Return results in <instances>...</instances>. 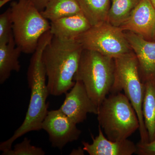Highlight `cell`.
Instances as JSON below:
<instances>
[{"label":"cell","instance_id":"obj_1","mask_svg":"<svg viewBox=\"0 0 155 155\" xmlns=\"http://www.w3.org/2000/svg\"><path fill=\"white\" fill-rule=\"evenodd\" d=\"M53 37L50 31L44 34L40 39L37 47L32 54L27 73L28 87L31 90L28 110L22 125L11 137L1 143L0 150L2 152L11 150L14 142L22 136L31 131L42 129V124L48 112L47 99L49 95L42 55L45 48Z\"/></svg>","mask_w":155,"mask_h":155},{"label":"cell","instance_id":"obj_2","mask_svg":"<svg viewBox=\"0 0 155 155\" xmlns=\"http://www.w3.org/2000/svg\"><path fill=\"white\" fill-rule=\"evenodd\" d=\"M83 50L77 41H64L53 37L42 55L49 95L65 94L75 85L74 76Z\"/></svg>","mask_w":155,"mask_h":155},{"label":"cell","instance_id":"obj_3","mask_svg":"<svg viewBox=\"0 0 155 155\" xmlns=\"http://www.w3.org/2000/svg\"><path fill=\"white\" fill-rule=\"evenodd\" d=\"M114 78V59L95 51L83 50L74 81L82 82L89 96L98 107L110 93Z\"/></svg>","mask_w":155,"mask_h":155},{"label":"cell","instance_id":"obj_4","mask_svg":"<svg viewBox=\"0 0 155 155\" xmlns=\"http://www.w3.org/2000/svg\"><path fill=\"white\" fill-rule=\"evenodd\" d=\"M97 120L107 138L113 141L127 139L139 129L138 118L124 94L111 93L98 107Z\"/></svg>","mask_w":155,"mask_h":155},{"label":"cell","instance_id":"obj_5","mask_svg":"<svg viewBox=\"0 0 155 155\" xmlns=\"http://www.w3.org/2000/svg\"><path fill=\"white\" fill-rule=\"evenodd\" d=\"M115 78L110 93L124 91L135 110L139 121L140 142H149L145 126L142 106L144 84L141 80L138 60L133 51L115 58Z\"/></svg>","mask_w":155,"mask_h":155},{"label":"cell","instance_id":"obj_6","mask_svg":"<svg viewBox=\"0 0 155 155\" xmlns=\"http://www.w3.org/2000/svg\"><path fill=\"white\" fill-rule=\"evenodd\" d=\"M10 8L16 45L22 53L33 54L40 39L49 31L50 22L30 0L12 2Z\"/></svg>","mask_w":155,"mask_h":155},{"label":"cell","instance_id":"obj_7","mask_svg":"<svg viewBox=\"0 0 155 155\" xmlns=\"http://www.w3.org/2000/svg\"><path fill=\"white\" fill-rule=\"evenodd\" d=\"M76 41L83 49L95 51L113 59L132 51L124 31L107 21L91 26Z\"/></svg>","mask_w":155,"mask_h":155},{"label":"cell","instance_id":"obj_8","mask_svg":"<svg viewBox=\"0 0 155 155\" xmlns=\"http://www.w3.org/2000/svg\"><path fill=\"white\" fill-rule=\"evenodd\" d=\"M76 125L59 109L48 111L42 124V129L48 134L51 146L61 150L67 143L79 138L81 131Z\"/></svg>","mask_w":155,"mask_h":155},{"label":"cell","instance_id":"obj_9","mask_svg":"<svg viewBox=\"0 0 155 155\" xmlns=\"http://www.w3.org/2000/svg\"><path fill=\"white\" fill-rule=\"evenodd\" d=\"M65 94V100L60 109L75 124L86 120L88 114H97L98 107L89 96L81 81H75L70 91Z\"/></svg>","mask_w":155,"mask_h":155},{"label":"cell","instance_id":"obj_10","mask_svg":"<svg viewBox=\"0 0 155 155\" xmlns=\"http://www.w3.org/2000/svg\"><path fill=\"white\" fill-rule=\"evenodd\" d=\"M123 31H131L147 40L155 36V10L150 0H141L128 19L119 26Z\"/></svg>","mask_w":155,"mask_h":155},{"label":"cell","instance_id":"obj_11","mask_svg":"<svg viewBox=\"0 0 155 155\" xmlns=\"http://www.w3.org/2000/svg\"><path fill=\"white\" fill-rule=\"evenodd\" d=\"M131 49L136 56L143 80L155 77V41L147 40L131 31H124Z\"/></svg>","mask_w":155,"mask_h":155},{"label":"cell","instance_id":"obj_12","mask_svg":"<svg viewBox=\"0 0 155 155\" xmlns=\"http://www.w3.org/2000/svg\"><path fill=\"white\" fill-rule=\"evenodd\" d=\"M98 134L94 137L91 134L92 143L82 141L83 149L90 155H131L137 151V145L133 142L125 139L113 141L104 135L103 130L98 126Z\"/></svg>","mask_w":155,"mask_h":155},{"label":"cell","instance_id":"obj_13","mask_svg":"<svg viewBox=\"0 0 155 155\" xmlns=\"http://www.w3.org/2000/svg\"><path fill=\"white\" fill-rule=\"evenodd\" d=\"M50 31L53 36L64 41L76 40L91 27L81 13L50 22Z\"/></svg>","mask_w":155,"mask_h":155},{"label":"cell","instance_id":"obj_14","mask_svg":"<svg viewBox=\"0 0 155 155\" xmlns=\"http://www.w3.org/2000/svg\"><path fill=\"white\" fill-rule=\"evenodd\" d=\"M21 49L16 45L14 36L7 43H0V84L8 80L13 71L19 72L21 69L19 59Z\"/></svg>","mask_w":155,"mask_h":155},{"label":"cell","instance_id":"obj_15","mask_svg":"<svg viewBox=\"0 0 155 155\" xmlns=\"http://www.w3.org/2000/svg\"><path fill=\"white\" fill-rule=\"evenodd\" d=\"M144 94L142 111L149 142L155 140V77L143 80Z\"/></svg>","mask_w":155,"mask_h":155},{"label":"cell","instance_id":"obj_16","mask_svg":"<svg viewBox=\"0 0 155 155\" xmlns=\"http://www.w3.org/2000/svg\"><path fill=\"white\" fill-rule=\"evenodd\" d=\"M81 12L91 26L107 22L111 0H77Z\"/></svg>","mask_w":155,"mask_h":155},{"label":"cell","instance_id":"obj_17","mask_svg":"<svg viewBox=\"0 0 155 155\" xmlns=\"http://www.w3.org/2000/svg\"><path fill=\"white\" fill-rule=\"evenodd\" d=\"M41 12L50 22L81 13L77 0H50Z\"/></svg>","mask_w":155,"mask_h":155},{"label":"cell","instance_id":"obj_18","mask_svg":"<svg viewBox=\"0 0 155 155\" xmlns=\"http://www.w3.org/2000/svg\"><path fill=\"white\" fill-rule=\"evenodd\" d=\"M141 0H111L107 22L119 27L130 17Z\"/></svg>","mask_w":155,"mask_h":155},{"label":"cell","instance_id":"obj_19","mask_svg":"<svg viewBox=\"0 0 155 155\" xmlns=\"http://www.w3.org/2000/svg\"><path fill=\"white\" fill-rule=\"evenodd\" d=\"M31 140L25 137L23 141L17 143L14 149L2 152V155H44L45 153L42 149L31 144Z\"/></svg>","mask_w":155,"mask_h":155},{"label":"cell","instance_id":"obj_20","mask_svg":"<svg viewBox=\"0 0 155 155\" xmlns=\"http://www.w3.org/2000/svg\"><path fill=\"white\" fill-rule=\"evenodd\" d=\"M13 36L11 11L9 8L0 15V43H7Z\"/></svg>","mask_w":155,"mask_h":155},{"label":"cell","instance_id":"obj_21","mask_svg":"<svg viewBox=\"0 0 155 155\" xmlns=\"http://www.w3.org/2000/svg\"><path fill=\"white\" fill-rule=\"evenodd\" d=\"M136 154L139 155H155V140L147 143L138 142Z\"/></svg>","mask_w":155,"mask_h":155},{"label":"cell","instance_id":"obj_22","mask_svg":"<svg viewBox=\"0 0 155 155\" xmlns=\"http://www.w3.org/2000/svg\"><path fill=\"white\" fill-rule=\"evenodd\" d=\"M37 8L41 12L44 10L47 4L50 0H30Z\"/></svg>","mask_w":155,"mask_h":155},{"label":"cell","instance_id":"obj_23","mask_svg":"<svg viewBox=\"0 0 155 155\" xmlns=\"http://www.w3.org/2000/svg\"><path fill=\"white\" fill-rule=\"evenodd\" d=\"M84 150L83 149L79 148L78 149L73 150L70 155H84Z\"/></svg>","mask_w":155,"mask_h":155},{"label":"cell","instance_id":"obj_24","mask_svg":"<svg viewBox=\"0 0 155 155\" xmlns=\"http://www.w3.org/2000/svg\"><path fill=\"white\" fill-rule=\"evenodd\" d=\"M13 0H0V8H2L5 5Z\"/></svg>","mask_w":155,"mask_h":155},{"label":"cell","instance_id":"obj_25","mask_svg":"<svg viewBox=\"0 0 155 155\" xmlns=\"http://www.w3.org/2000/svg\"><path fill=\"white\" fill-rule=\"evenodd\" d=\"M150 1L155 10V0H150Z\"/></svg>","mask_w":155,"mask_h":155},{"label":"cell","instance_id":"obj_26","mask_svg":"<svg viewBox=\"0 0 155 155\" xmlns=\"http://www.w3.org/2000/svg\"><path fill=\"white\" fill-rule=\"evenodd\" d=\"M153 40L155 41V36L154 38V39H153Z\"/></svg>","mask_w":155,"mask_h":155}]
</instances>
